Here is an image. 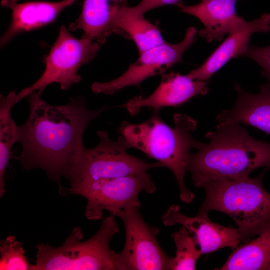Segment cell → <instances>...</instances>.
<instances>
[{
    "instance_id": "9",
    "label": "cell",
    "mask_w": 270,
    "mask_h": 270,
    "mask_svg": "<svg viewBox=\"0 0 270 270\" xmlns=\"http://www.w3.org/2000/svg\"><path fill=\"white\" fill-rule=\"evenodd\" d=\"M140 207L116 211L125 229L126 240L118 252L126 270H168L172 257L160 246L157 236L159 230L148 224L140 212Z\"/></svg>"
},
{
    "instance_id": "17",
    "label": "cell",
    "mask_w": 270,
    "mask_h": 270,
    "mask_svg": "<svg viewBox=\"0 0 270 270\" xmlns=\"http://www.w3.org/2000/svg\"><path fill=\"white\" fill-rule=\"evenodd\" d=\"M129 0H84L80 15L68 30H82V38L104 44L112 33L110 25L114 14Z\"/></svg>"
},
{
    "instance_id": "11",
    "label": "cell",
    "mask_w": 270,
    "mask_h": 270,
    "mask_svg": "<svg viewBox=\"0 0 270 270\" xmlns=\"http://www.w3.org/2000/svg\"><path fill=\"white\" fill-rule=\"evenodd\" d=\"M162 221L166 226L179 224L186 228L195 238L202 254L227 247L233 250L241 242L238 229L212 221L208 213L198 212L194 216H186L178 204L171 206L162 216Z\"/></svg>"
},
{
    "instance_id": "15",
    "label": "cell",
    "mask_w": 270,
    "mask_h": 270,
    "mask_svg": "<svg viewBox=\"0 0 270 270\" xmlns=\"http://www.w3.org/2000/svg\"><path fill=\"white\" fill-rule=\"evenodd\" d=\"M234 88L238 95L236 103L232 109L218 115V122L244 124L270 134V84H262L256 94L244 92L237 82Z\"/></svg>"
},
{
    "instance_id": "18",
    "label": "cell",
    "mask_w": 270,
    "mask_h": 270,
    "mask_svg": "<svg viewBox=\"0 0 270 270\" xmlns=\"http://www.w3.org/2000/svg\"><path fill=\"white\" fill-rule=\"evenodd\" d=\"M110 27L112 32L121 30L126 33L134 42L139 54L165 42L158 26L128 4L114 13Z\"/></svg>"
},
{
    "instance_id": "5",
    "label": "cell",
    "mask_w": 270,
    "mask_h": 270,
    "mask_svg": "<svg viewBox=\"0 0 270 270\" xmlns=\"http://www.w3.org/2000/svg\"><path fill=\"white\" fill-rule=\"evenodd\" d=\"M118 230L115 216L110 214L86 241H81L82 230L76 227L58 247L38 244L36 264H31L30 270H126L118 252L110 246Z\"/></svg>"
},
{
    "instance_id": "7",
    "label": "cell",
    "mask_w": 270,
    "mask_h": 270,
    "mask_svg": "<svg viewBox=\"0 0 270 270\" xmlns=\"http://www.w3.org/2000/svg\"><path fill=\"white\" fill-rule=\"evenodd\" d=\"M64 26L60 27L58 36L45 58V68L40 78L32 86L16 94L18 103L33 92L42 93L52 83L59 84L67 90L81 80L80 68L94 58L100 50L99 44L90 39L72 36Z\"/></svg>"
},
{
    "instance_id": "2",
    "label": "cell",
    "mask_w": 270,
    "mask_h": 270,
    "mask_svg": "<svg viewBox=\"0 0 270 270\" xmlns=\"http://www.w3.org/2000/svg\"><path fill=\"white\" fill-rule=\"evenodd\" d=\"M205 136L208 144L190 152L188 160L187 170L196 187L203 188L214 180L248 177L258 168H270V143L253 138L238 122H218Z\"/></svg>"
},
{
    "instance_id": "19",
    "label": "cell",
    "mask_w": 270,
    "mask_h": 270,
    "mask_svg": "<svg viewBox=\"0 0 270 270\" xmlns=\"http://www.w3.org/2000/svg\"><path fill=\"white\" fill-rule=\"evenodd\" d=\"M232 250L220 270H270V228Z\"/></svg>"
},
{
    "instance_id": "6",
    "label": "cell",
    "mask_w": 270,
    "mask_h": 270,
    "mask_svg": "<svg viewBox=\"0 0 270 270\" xmlns=\"http://www.w3.org/2000/svg\"><path fill=\"white\" fill-rule=\"evenodd\" d=\"M100 141L94 148H84L74 161L68 180L70 184L86 180L111 179L148 174L152 168L164 167L158 162H150L130 154L132 147L122 135L109 138L104 130L97 132Z\"/></svg>"
},
{
    "instance_id": "14",
    "label": "cell",
    "mask_w": 270,
    "mask_h": 270,
    "mask_svg": "<svg viewBox=\"0 0 270 270\" xmlns=\"http://www.w3.org/2000/svg\"><path fill=\"white\" fill-rule=\"evenodd\" d=\"M76 0L18 3V0H2V5L10 8L12 14L10 24L0 38V46L6 45L19 33L30 31L52 22L62 10Z\"/></svg>"
},
{
    "instance_id": "24",
    "label": "cell",
    "mask_w": 270,
    "mask_h": 270,
    "mask_svg": "<svg viewBox=\"0 0 270 270\" xmlns=\"http://www.w3.org/2000/svg\"><path fill=\"white\" fill-rule=\"evenodd\" d=\"M180 0H141L134 8L138 12L144 14L154 8L167 5L176 4Z\"/></svg>"
},
{
    "instance_id": "8",
    "label": "cell",
    "mask_w": 270,
    "mask_h": 270,
    "mask_svg": "<svg viewBox=\"0 0 270 270\" xmlns=\"http://www.w3.org/2000/svg\"><path fill=\"white\" fill-rule=\"evenodd\" d=\"M156 187L148 173L111 179L86 180L70 184L68 191L87 200L85 215L90 220H100L103 211L112 215L116 211L140 207L142 192H154Z\"/></svg>"
},
{
    "instance_id": "4",
    "label": "cell",
    "mask_w": 270,
    "mask_h": 270,
    "mask_svg": "<svg viewBox=\"0 0 270 270\" xmlns=\"http://www.w3.org/2000/svg\"><path fill=\"white\" fill-rule=\"evenodd\" d=\"M266 170L258 176L212 181L198 212L214 210L226 214L236 222L241 242L250 240L270 228V192L262 184Z\"/></svg>"
},
{
    "instance_id": "10",
    "label": "cell",
    "mask_w": 270,
    "mask_h": 270,
    "mask_svg": "<svg viewBox=\"0 0 270 270\" xmlns=\"http://www.w3.org/2000/svg\"><path fill=\"white\" fill-rule=\"evenodd\" d=\"M197 33L194 27L190 26L186 29L181 42L176 44L164 42L145 50L117 78L109 82L93 83L92 91L95 94L110 95L128 86L140 88L146 79L162 74L174 65L182 62L183 54L194 44Z\"/></svg>"
},
{
    "instance_id": "23",
    "label": "cell",
    "mask_w": 270,
    "mask_h": 270,
    "mask_svg": "<svg viewBox=\"0 0 270 270\" xmlns=\"http://www.w3.org/2000/svg\"><path fill=\"white\" fill-rule=\"evenodd\" d=\"M240 57L249 58L257 63L262 68V75L270 84V46H257L248 44Z\"/></svg>"
},
{
    "instance_id": "13",
    "label": "cell",
    "mask_w": 270,
    "mask_h": 270,
    "mask_svg": "<svg viewBox=\"0 0 270 270\" xmlns=\"http://www.w3.org/2000/svg\"><path fill=\"white\" fill-rule=\"evenodd\" d=\"M270 31V14L265 13L250 22L242 19L228 34V36L199 67L188 74L192 79L206 81L232 58H238L256 32Z\"/></svg>"
},
{
    "instance_id": "1",
    "label": "cell",
    "mask_w": 270,
    "mask_h": 270,
    "mask_svg": "<svg viewBox=\"0 0 270 270\" xmlns=\"http://www.w3.org/2000/svg\"><path fill=\"white\" fill-rule=\"evenodd\" d=\"M35 91L26 97L30 114L18 127V142L22 150L19 158L23 168H40L60 188V178H68L72 164L85 148L82 136L89 123L107 110L104 106L90 110L81 96L68 103L52 106Z\"/></svg>"
},
{
    "instance_id": "22",
    "label": "cell",
    "mask_w": 270,
    "mask_h": 270,
    "mask_svg": "<svg viewBox=\"0 0 270 270\" xmlns=\"http://www.w3.org/2000/svg\"><path fill=\"white\" fill-rule=\"evenodd\" d=\"M22 244L10 235L0 242V270H28L31 264L24 255Z\"/></svg>"
},
{
    "instance_id": "16",
    "label": "cell",
    "mask_w": 270,
    "mask_h": 270,
    "mask_svg": "<svg viewBox=\"0 0 270 270\" xmlns=\"http://www.w3.org/2000/svg\"><path fill=\"white\" fill-rule=\"evenodd\" d=\"M238 0H208L192 5L180 4V11L197 18L204 26L198 34L207 42L221 40L242 19L236 12Z\"/></svg>"
},
{
    "instance_id": "12",
    "label": "cell",
    "mask_w": 270,
    "mask_h": 270,
    "mask_svg": "<svg viewBox=\"0 0 270 270\" xmlns=\"http://www.w3.org/2000/svg\"><path fill=\"white\" fill-rule=\"evenodd\" d=\"M206 81L194 80L188 74L170 72L162 74L158 88L146 98L136 96L120 106L131 116L138 114L144 108L159 112L164 107L178 106L194 96L206 94L208 92Z\"/></svg>"
},
{
    "instance_id": "3",
    "label": "cell",
    "mask_w": 270,
    "mask_h": 270,
    "mask_svg": "<svg viewBox=\"0 0 270 270\" xmlns=\"http://www.w3.org/2000/svg\"><path fill=\"white\" fill-rule=\"evenodd\" d=\"M173 120L172 128L162 120L159 112H153L148 120L140 124L124 122L118 132L132 148L170 169L178 182L180 200L190 203L194 196L184 182L188 158L192 149L197 150L204 143L192 135L197 125L194 120L181 114H174Z\"/></svg>"
},
{
    "instance_id": "21",
    "label": "cell",
    "mask_w": 270,
    "mask_h": 270,
    "mask_svg": "<svg viewBox=\"0 0 270 270\" xmlns=\"http://www.w3.org/2000/svg\"><path fill=\"white\" fill-rule=\"evenodd\" d=\"M176 248L172 257L170 270H194L196 262L202 254L194 237L188 230L182 226L172 234Z\"/></svg>"
},
{
    "instance_id": "20",
    "label": "cell",
    "mask_w": 270,
    "mask_h": 270,
    "mask_svg": "<svg viewBox=\"0 0 270 270\" xmlns=\"http://www.w3.org/2000/svg\"><path fill=\"white\" fill-rule=\"evenodd\" d=\"M15 90L6 96H0V196L5 192L4 174L10 156L11 150L18 142V127L12 118V107L17 104Z\"/></svg>"
},
{
    "instance_id": "25",
    "label": "cell",
    "mask_w": 270,
    "mask_h": 270,
    "mask_svg": "<svg viewBox=\"0 0 270 270\" xmlns=\"http://www.w3.org/2000/svg\"><path fill=\"white\" fill-rule=\"evenodd\" d=\"M202 2H205V1H206V0H201Z\"/></svg>"
}]
</instances>
